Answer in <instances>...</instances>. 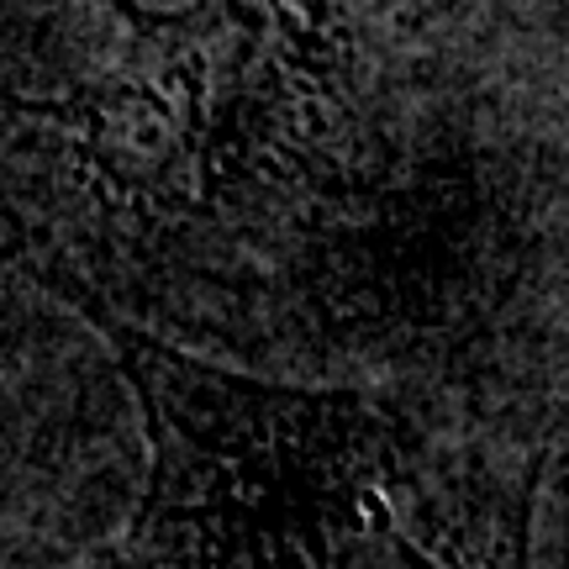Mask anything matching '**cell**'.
<instances>
[{
    "instance_id": "obj_1",
    "label": "cell",
    "mask_w": 569,
    "mask_h": 569,
    "mask_svg": "<svg viewBox=\"0 0 569 569\" xmlns=\"http://www.w3.org/2000/svg\"><path fill=\"white\" fill-rule=\"evenodd\" d=\"M148 432L142 496L84 569H538L553 422L475 386H306L80 311Z\"/></svg>"
}]
</instances>
